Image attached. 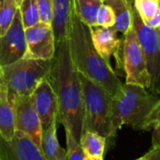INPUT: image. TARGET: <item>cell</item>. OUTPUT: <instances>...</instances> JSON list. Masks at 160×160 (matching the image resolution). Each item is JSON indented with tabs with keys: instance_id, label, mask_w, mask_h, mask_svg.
Here are the masks:
<instances>
[{
	"instance_id": "obj_1",
	"label": "cell",
	"mask_w": 160,
	"mask_h": 160,
	"mask_svg": "<svg viewBox=\"0 0 160 160\" xmlns=\"http://www.w3.org/2000/svg\"><path fill=\"white\" fill-rule=\"evenodd\" d=\"M58 102V121L80 142L83 133L84 106L82 88L66 38L56 46L52 66L48 75Z\"/></svg>"
},
{
	"instance_id": "obj_2",
	"label": "cell",
	"mask_w": 160,
	"mask_h": 160,
	"mask_svg": "<svg viewBox=\"0 0 160 160\" xmlns=\"http://www.w3.org/2000/svg\"><path fill=\"white\" fill-rule=\"evenodd\" d=\"M73 64L79 73L101 85L112 97L119 94L123 83L112 66L98 54L94 47L91 27L73 11L68 36Z\"/></svg>"
},
{
	"instance_id": "obj_3",
	"label": "cell",
	"mask_w": 160,
	"mask_h": 160,
	"mask_svg": "<svg viewBox=\"0 0 160 160\" xmlns=\"http://www.w3.org/2000/svg\"><path fill=\"white\" fill-rule=\"evenodd\" d=\"M147 88L125 83L119 94L112 97V123L115 134L123 126H128L135 130H142V126L159 100Z\"/></svg>"
},
{
	"instance_id": "obj_4",
	"label": "cell",
	"mask_w": 160,
	"mask_h": 160,
	"mask_svg": "<svg viewBox=\"0 0 160 160\" xmlns=\"http://www.w3.org/2000/svg\"><path fill=\"white\" fill-rule=\"evenodd\" d=\"M83 97L84 122L83 132H97L107 140L114 139L116 134L112 123V96L101 85L79 73Z\"/></svg>"
},
{
	"instance_id": "obj_5",
	"label": "cell",
	"mask_w": 160,
	"mask_h": 160,
	"mask_svg": "<svg viewBox=\"0 0 160 160\" xmlns=\"http://www.w3.org/2000/svg\"><path fill=\"white\" fill-rule=\"evenodd\" d=\"M52 59L22 58L9 65L0 67V77L14 101L15 96H30L38 84L48 77Z\"/></svg>"
},
{
	"instance_id": "obj_6",
	"label": "cell",
	"mask_w": 160,
	"mask_h": 160,
	"mask_svg": "<svg viewBox=\"0 0 160 160\" xmlns=\"http://www.w3.org/2000/svg\"><path fill=\"white\" fill-rule=\"evenodd\" d=\"M132 25L136 30L139 41L143 51L147 70L150 76L148 90L160 97V38L158 29L144 24L138 11L131 7Z\"/></svg>"
},
{
	"instance_id": "obj_7",
	"label": "cell",
	"mask_w": 160,
	"mask_h": 160,
	"mask_svg": "<svg viewBox=\"0 0 160 160\" xmlns=\"http://www.w3.org/2000/svg\"><path fill=\"white\" fill-rule=\"evenodd\" d=\"M123 66L126 72V82L145 88L150 86V76L142 48L133 25L124 35Z\"/></svg>"
},
{
	"instance_id": "obj_8",
	"label": "cell",
	"mask_w": 160,
	"mask_h": 160,
	"mask_svg": "<svg viewBox=\"0 0 160 160\" xmlns=\"http://www.w3.org/2000/svg\"><path fill=\"white\" fill-rule=\"evenodd\" d=\"M25 58L51 60L54 57L56 46L52 25L39 22L25 29Z\"/></svg>"
},
{
	"instance_id": "obj_9",
	"label": "cell",
	"mask_w": 160,
	"mask_h": 160,
	"mask_svg": "<svg viewBox=\"0 0 160 160\" xmlns=\"http://www.w3.org/2000/svg\"><path fill=\"white\" fill-rule=\"evenodd\" d=\"M25 52V28L18 8L9 28L4 35L0 36V67L23 58Z\"/></svg>"
},
{
	"instance_id": "obj_10",
	"label": "cell",
	"mask_w": 160,
	"mask_h": 160,
	"mask_svg": "<svg viewBox=\"0 0 160 160\" xmlns=\"http://www.w3.org/2000/svg\"><path fill=\"white\" fill-rule=\"evenodd\" d=\"M15 129L28 135L42 151V127L39 117L32 104L30 96H15L14 101Z\"/></svg>"
},
{
	"instance_id": "obj_11",
	"label": "cell",
	"mask_w": 160,
	"mask_h": 160,
	"mask_svg": "<svg viewBox=\"0 0 160 160\" xmlns=\"http://www.w3.org/2000/svg\"><path fill=\"white\" fill-rule=\"evenodd\" d=\"M0 160L47 159L28 135L16 130L10 140H6L0 135Z\"/></svg>"
},
{
	"instance_id": "obj_12",
	"label": "cell",
	"mask_w": 160,
	"mask_h": 160,
	"mask_svg": "<svg viewBox=\"0 0 160 160\" xmlns=\"http://www.w3.org/2000/svg\"><path fill=\"white\" fill-rule=\"evenodd\" d=\"M30 98L39 117L42 130L58 119L57 98L48 78H45L38 84L30 95Z\"/></svg>"
},
{
	"instance_id": "obj_13",
	"label": "cell",
	"mask_w": 160,
	"mask_h": 160,
	"mask_svg": "<svg viewBox=\"0 0 160 160\" xmlns=\"http://www.w3.org/2000/svg\"><path fill=\"white\" fill-rule=\"evenodd\" d=\"M117 32L118 31L113 26L91 27V36L94 47L98 54L109 65H111V57L122 45L121 40H119L117 37Z\"/></svg>"
},
{
	"instance_id": "obj_14",
	"label": "cell",
	"mask_w": 160,
	"mask_h": 160,
	"mask_svg": "<svg viewBox=\"0 0 160 160\" xmlns=\"http://www.w3.org/2000/svg\"><path fill=\"white\" fill-rule=\"evenodd\" d=\"M53 17L52 29L55 38V46L68 38L70 20L74 11V0H52Z\"/></svg>"
},
{
	"instance_id": "obj_15",
	"label": "cell",
	"mask_w": 160,
	"mask_h": 160,
	"mask_svg": "<svg viewBox=\"0 0 160 160\" xmlns=\"http://www.w3.org/2000/svg\"><path fill=\"white\" fill-rule=\"evenodd\" d=\"M15 114L11 99L5 82L0 77V135L10 140L15 133Z\"/></svg>"
},
{
	"instance_id": "obj_16",
	"label": "cell",
	"mask_w": 160,
	"mask_h": 160,
	"mask_svg": "<svg viewBox=\"0 0 160 160\" xmlns=\"http://www.w3.org/2000/svg\"><path fill=\"white\" fill-rule=\"evenodd\" d=\"M57 122L58 119L54 120L46 129L42 130L41 148L47 160H67V150L60 146L57 140Z\"/></svg>"
},
{
	"instance_id": "obj_17",
	"label": "cell",
	"mask_w": 160,
	"mask_h": 160,
	"mask_svg": "<svg viewBox=\"0 0 160 160\" xmlns=\"http://www.w3.org/2000/svg\"><path fill=\"white\" fill-rule=\"evenodd\" d=\"M106 142L105 137L93 131H84L80 140L86 160L103 159Z\"/></svg>"
},
{
	"instance_id": "obj_18",
	"label": "cell",
	"mask_w": 160,
	"mask_h": 160,
	"mask_svg": "<svg viewBox=\"0 0 160 160\" xmlns=\"http://www.w3.org/2000/svg\"><path fill=\"white\" fill-rule=\"evenodd\" d=\"M104 4L109 5L114 11L115 22L113 27L125 35L132 26L131 7L126 0H105Z\"/></svg>"
},
{
	"instance_id": "obj_19",
	"label": "cell",
	"mask_w": 160,
	"mask_h": 160,
	"mask_svg": "<svg viewBox=\"0 0 160 160\" xmlns=\"http://www.w3.org/2000/svg\"><path fill=\"white\" fill-rule=\"evenodd\" d=\"M102 0H74V11L78 17L90 27L98 26L97 15Z\"/></svg>"
},
{
	"instance_id": "obj_20",
	"label": "cell",
	"mask_w": 160,
	"mask_h": 160,
	"mask_svg": "<svg viewBox=\"0 0 160 160\" xmlns=\"http://www.w3.org/2000/svg\"><path fill=\"white\" fill-rule=\"evenodd\" d=\"M19 11L25 29L40 22L37 0H22L19 4Z\"/></svg>"
},
{
	"instance_id": "obj_21",
	"label": "cell",
	"mask_w": 160,
	"mask_h": 160,
	"mask_svg": "<svg viewBox=\"0 0 160 160\" xmlns=\"http://www.w3.org/2000/svg\"><path fill=\"white\" fill-rule=\"evenodd\" d=\"M18 8L16 0H0V36L9 28Z\"/></svg>"
},
{
	"instance_id": "obj_22",
	"label": "cell",
	"mask_w": 160,
	"mask_h": 160,
	"mask_svg": "<svg viewBox=\"0 0 160 160\" xmlns=\"http://www.w3.org/2000/svg\"><path fill=\"white\" fill-rule=\"evenodd\" d=\"M159 2L160 0H134V8L143 22L155 17L159 8Z\"/></svg>"
},
{
	"instance_id": "obj_23",
	"label": "cell",
	"mask_w": 160,
	"mask_h": 160,
	"mask_svg": "<svg viewBox=\"0 0 160 160\" xmlns=\"http://www.w3.org/2000/svg\"><path fill=\"white\" fill-rule=\"evenodd\" d=\"M67 137V160H86L82 147L69 129L65 128Z\"/></svg>"
},
{
	"instance_id": "obj_24",
	"label": "cell",
	"mask_w": 160,
	"mask_h": 160,
	"mask_svg": "<svg viewBox=\"0 0 160 160\" xmlns=\"http://www.w3.org/2000/svg\"><path fill=\"white\" fill-rule=\"evenodd\" d=\"M115 22V14L113 9L107 4L101 5L97 15V24L98 26L112 27Z\"/></svg>"
},
{
	"instance_id": "obj_25",
	"label": "cell",
	"mask_w": 160,
	"mask_h": 160,
	"mask_svg": "<svg viewBox=\"0 0 160 160\" xmlns=\"http://www.w3.org/2000/svg\"><path fill=\"white\" fill-rule=\"evenodd\" d=\"M40 22L51 23L53 17V5L52 0H37Z\"/></svg>"
},
{
	"instance_id": "obj_26",
	"label": "cell",
	"mask_w": 160,
	"mask_h": 160,
	"mask_svg": "<svg viewBox=\"0 0 160 160\" xmlns=\"http://www.w3.org/2000/svg\"><path fill=\"white\" fill-rule=\"evenodd\" d=\"M158 126H160V98L156 106L153 108L152 112L145 119L142 126V130L149 131Z\"/></svg>"
},
{
	"instance_id": "obj_27",
	"label": "cell",
	"mask_w": 160,
	"mask_h": 160,
	"mask_svg": "<svg viewBox=\"0 0 160 160\" xmlns=\"http://www.w3.org/2000/svg\"><path fill=\"white\" fill-rule=\"evenodd\" d=\"M141 160H160V148L152 146V149L149 150L144 156L140 158Z\"/></svg>"
},
{
	"instance_id": "obj_28",
	"label": "cell",
	"mask_w": 160,
	"mask_h": 160,
	"mask_svg": "<svg viewBox=\"0 0 160 160\" xmlns=\"http://www.w3.org/2000/svg\"><path fill=\"white\" fill-rule=\"evenodd\" d=\"M145 25H147L148 27H151V28H156L158 29L160 26V2H159V8H158V13L155 15L154 18H152L151 20L147 21L144 22Z\"/></svg>"
},
{
	"instance_id": "obj_29",
	"label": "cell",
	"mask_w": 160,
	"mask_h": 160,
	"mask_svg": "<svg viewBox=\"0 0 160 160\" xmlns=\"http://www.w3.org/2000/svg\"><path fill=\"white\" fill-rule=\"evenodd\" d=\"M153 130H154V133H153L152 144L153 146L160 148V126L154 128Z\"/></svg>"
},
{
	"instance_id": "obj_30",
	"label": "cell",
	"mask_w": 160,
	"mask_h": 160,
	"mask_svg": "<svg viewBox=\"0 0 160 160\" xmlns=\"http://www.w3.org/2000/svg\"><path fill=\"white\" fill-rule=\"evenodd\" d=\"M127 2H128V4L129 5V6H132L133 4H134V0H126Z\"/></svg>"
},
{
	"instance_id": "obj_31",
	"label": "cell",
	"mask_w": 160,
	"mask_h": 160,
	"mask_svg": "<svg viewBox=\"0 0 160 160\" xmlns=\"http://www.w3.org/2000/svg\"><path fill=\"white\" fill-rule=\"evenodd\" d=\"M158 36H159V38H160V26L158 28Z\"/></svg>"
},
{
	"instance_id": "obj_32",
	"label": "cell",
	"mask_w": 160,
	"mask_h": 160,
	"mask_svg": "<svg viewBox=\"0 0 160 160\" xmlns=\"http://www.w3.org/2000/svg\"><path fill=\"white\" fill-rule=\"evenodd\" d=\"M16 1H17V3H18V5H19V4H20L21 2H22V0H16Z\"/></svg>"
},
{
	"instance_id": "obj_33",
	"label": "cell",
	"mask_w": 160,
	"mask_h": 160,
	"mask_svg": "<svg viewBox=\"0 0 160 160\" xmlns=\"http://www.w3.org/2000/svg\"><path fill=\"white\" fill-rule=\"evenodd\" d=\"M102 1H103V2H104V1H105V0H102Z\"/></svg>"
}]
</instances>
